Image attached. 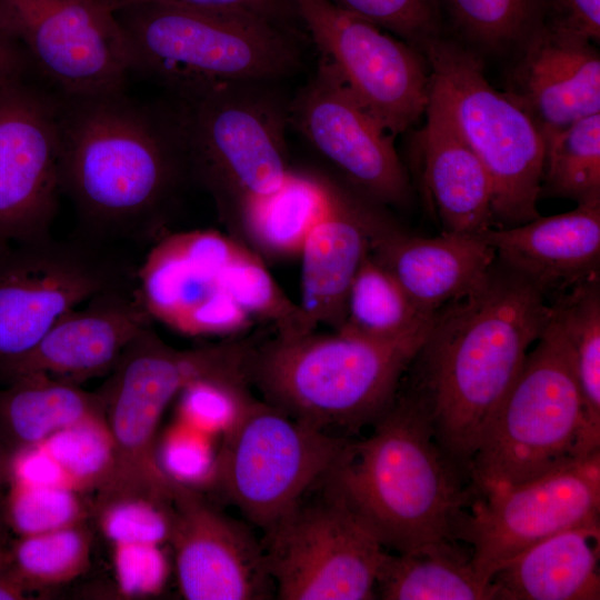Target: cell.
<instances>
[{
  "mask_svg": "<svg viewBox=\"0 0 600 600\" xmlns=\"http://www.w3.org/2000/svg\"><path fill=\"white\" fill-rule=\"evenodd\" d=\"M430 82L482 162L492 187L493 217L510 227L539 217L544 138L531 117L492 87L477 54L442 34L421 48Z\"/></svg>",
  "mask_w": 600,
  "mask_h": 600,
  "instance_id": "9",
  "label": "cell"
},
{
  "mask_svg": "<svg viewBox=\"0 0 600 600\" xmlns=\"http://www.w3.org/2000/svg\"><path fill=\"white\" fill-rule=\"evenodd\" d=\"M377 593L386 600H491L490 582L458 542L387 551L376 578Z\"/></svg>",
  "mask_w": 600,
  "mask_h": 600,
  "instance_id": "29",
  "label": "cell"
},
{
  "mask_svg": "<svg viewBox=\"0 0 600 600\" xmlns=\"http://www.w3.org/2000/svg\"><path fill=\"white\" fill-rule=\"evenodd\" d=\"M570 349L593 449H600V279L583 281L550 302Z\"/></svg>",
  "mask_w": 600,
  "mask_h": 600,
  "instance_id": "31",
  "label": "cell"
},
{
  "mask_svg": "<svg viewBox=\"0 0 600 600\" xmlns=\"http://www.w3.org/2000/svg\"><path fill=\"white\" fill-rule=\"evenodd\" d=\"M468 42L486 51L516 48L541 22L543 0H434Z\"/></svg>",
  "mask_w": 600,
  "mask_h": 600,
  "instance_id": "34",
  "label": "cell"
},
{
  "mask_svg": "<svg viewBox=\"0 0 600 600\" xmlns=\"http://www.w3.org/2000/svg\"><path fill=\"white\" fill-rule=\"evenodd\" d=\"M268 81L223 82L178 98L190 176L236 220L289 171V102Z\"/></svg>",
  "mask_w": 600,
  "mask_h": 600,
  "instance_id": "7",
  "label": "cell"
},
{
  "mask_svg": "<svg viewBox=\"0 0 600 600\" xmlns=\"http://www.w3.org/2000/svg\"><path fill=\"white\" fill-rule=\"evenodd\" d=\"M356 190L342 188L332 210L312 229L301 257V300L306 324L316 330L343 326L351 283L384 216Z\"/></svg>",
  "mask_w": 600,
  "mask_h": 600,
  "instance_id": "23",
  "label": "cell"
},
{
  "mask_svg": "<svg viewBox=\"0 0 600 600\" xmlns=\"http://www.w3.org/2000/svg\"><path fill=\"white\" fill-rule=\"evenodd\" d=\"M244 382L199 378L178 394L182 418L201 430H222L236 421L250 397Z\"/></svg>",
  "mask_w": 600,
  "mask_h": 600,
  "instance_id": "40",
  "label": "cell"
},
{
  "mask_svg": "<svg viewBox=\"0 0 600 600\" xmlns=\"http://www.w3.org/2000/svg\"><path fill=\"white\" fill-rule=\"evenodd\" d=\"M171 509L169 542L186 599L259 600L272 594L263 546L246 526L212 507L194 487L178 481Z\"/></svg>",
  "mask_w": 600,
  "mask_h": 600,
  "instance_id": "19",
  "label": "cell"
},
{
  "mask_svg": "<svg viewBox=\"0 0 600 600\" xmlns=\"http://www.w3.org/2000/svg\"><path fill=\"white\" fill-rule=\"evenodd\" d=\"M4 526L6 523H4L3 514H2V501H0V549H2Z\"/></svg>",
  "mask_w": 600,
  "mask_h": 600,
  "instance_id": "49",
  "label": "cell"
},
{
  "mask_svg": "<svg viewBox=\"0 0 600 600\" xmlns=\"http://www.w3.org/2000/svg\"><path fill=\"white\" fill-rule=\"evenodd\" d=\"M101 532L112 544L169 542L171 504L142 496H121L94 501Z\"/></svg>",
  "mask_w": 600,
  "mask_h": 600,
  "instance_id": "38",
  "label": "cell"
},
{
  "mask_svg": "<svg viewBox=\"0 0 600 600\" xmlns=\"http://www.w3.org/2000/svg\"><path fill=\"white\" fill-rule=\"evenodd\" d=\"M598 450L588 440L570 349L551 313L470 462V483L481 496Z\"/></svg>",
  "mask_w": 600,
  "mask_h": 600,
  "instance_id": "6",
  "label": "cell"
},
{
  "mask_svg": "<svg viewBox=\"0 0 600 600\" xmlns=\"http://www.w3.org/2000/svg\"><path fill=\"white\" fill-rule=\"evenodd\" d=\"M91 536L84 522L31 536H20L3 564L27 591L69 582L90 567Z\"/></svg>",
  "mask_w": 600,
  "mask_h": 600,
  "instance_id": "33",
  "label": "cell"
},
{
  "mask_svg": "<svg viewBox=\"0 0 600 600\" xmlns=\"http://www.w3.org/2000/svg\"><path fill=\"white\" fill-rule=\"evenodd\" d=\"M24 76L0 87V242L50 236L61 192L60 98Z\"/></svg>",
  "mask_w": 600,
  "mask_h": 600,
  "instance_id": "16",
  "label": "cell"
},
{
  "mask_svg": "<svg viewBox=\"0 0 600 600\" xmlns=\"http://www.w3.org/2000/svg\"><path fill=\"white\" fill-rule=\"evenodd\" d=\"M2 559L0 550V600L23 599L26 590L8 572Z\"/></svg>",
  "mask_w": 600,
  "mask_h": 600,
  "instance_id": "47",
  "label": "cell"
},
{
  "mask_svg": "<svg viewBox=\"0 0 600 600\" xmlns=\"http://www.w3.org/2000/svg\"><path fill=\"white\" fill-rule=\"evenodd\" d=\"M158 457L164 472L174 481L194 487L213 479L216 458L196 436L173 432L158 444Z\"/></svg>",
  "mask_w": 600,
  "mask_h": 600,
  "instance_id": "42",
  "label": "cell"
},
{
  "mask_svg": "<svg viewBox=\"0 0 600 600\" xmlns=\"http://www.w3.org/2000/svg\"><path fill=\"white\" fill-rule=\"evenodd\" d=\"M397 279L369 253L349 289L342 331L376 340H397L432 322Z\"/></svg>",
  "mask_w": 600,
  "mask_h": 600,
  "instance_id": "30",
  "label": "cell"
},
{
  "mask_svg": "<svg viewBox=\"0 0 600 600\" xmlns=\"http://www.w3.org/2000/svg\"><path fill=\"white\" fill-rule=\"evenodd\" d=\"M349 442L250 398L223 432L212 482L266 531L330 474Z\"/></svg>",
  "mask_w": 600,
  "mask_h": 600,
  "instance_id": "10",
  "label": "cell"
},
{
  "mask_svg": "<svg viewBox=\"0 0 600 600\" xmlns=\"http://www.w3.org/2000/svg\"><path fill=\"white\" fill-rule=\"evenodd\" d=\"M497 260L546 298L599 277L600 202L479 234Z\"/></svg>",
  "mask_w": 600,
  "mask_h": 600,
  "instance_id": "22",
  "label": "cell"
},
{
  "mask_svg": "<svg viewBox=\"0 0 600 600\" xmlns=\"http://www.w3.org/2000/svg\"><path fill=\"white\" fill-rule=\"evenodd\" d=\"M42 444L76 490L98 492L110 481L114 447L103 412L58 431Z\"/></svg>",
  "mask_w": 600,
  "mask_h": 600,
  "instance_id": "36",
  "label": "cell"
},
{
  "mask_svg": "<svg viewBox=\"0 0 600 600\" xmlns=\"http://www.w3.org/2000/svg\"><path fill=\"white\" fill-rule=\"evenodd\" d=\"M11 456L9 449L0 441V501L3 500V489L10 482Z\"/></svg>",
  "mask_w": 600,
  "mask_h": 600,
  "instance_id": "48",
  "label": "cell"
},
{
  "mask_svg": "<svg viewBox=\"0 0 600 600\" xmlns=\"http://www.w3.org/2000/svg\"><path fill=\"white\" fill-rule=\"evenodd\" d=\"M28 68L20 46L0 27V87L24 76Z\"/></svg>",
  "mask_w": 600,
  "mask_h": 600,
  "instance_id": "46",
  "label": "cell"
},
{
  "mask_svg": "<svg viewBox=\"0 0 600 600\" xmlns=\"http://www.w3.org/2000/svg\"><path fill=\"white\" fill-rule=\"evenodd\" d=\"M264 531L276 596L282 600H369L387 550L329 477Z\"/></svg>",
  "mask_w": 600,
  "mask_h": 600,
  "instance_id": "11",
  "label": "cell"
},
{
  "mask_svg": "<svg viewBox=\"0 0 600 600\" xmlns=\"http://www.w3.org/2000/svg\"><path fill=\"white\" fill-rule=\"evenodd\" d=\"M541 192L579 203L600 202V113L544 137Z\"/></svg>",
  "mask_w": 600,
  "mask_h": 600,
  "instance_id": "32",
  "label": "cell"
},
{
  "mask_svg": "<svg viewBox=\"0 0 600 600\" xmlns=\"http://www.w3.org/2000/svg\"><path fill=\"white\" fill-rule=\"evenodd\" d=\"M60 186L91 240L144 241L190 176L180 106L124 89L60 97Z\"/></svg>",
  "mask_w": 600,
  "mask_h": 600,
  "instance_id": "2",
  "label": "cell"
},
{
  "mask_svg": "<svg viewBox=\"0 0 600 600\" xmlns=\"http://www.w3.org/2000/svg\"><path fill=\"white\" fill-rule=\"evenodd\" d=\"M372 433L328 476L386 550L458 542L476 493L433 437L417 393L400 389Z\"/></svg>",
  "mask_w": 600,
  "mask_h": 600,
  "instance_id": "3",
  "label": "cell"
},
{
  "mask_svg": "<svg viewBox=\"0 0 600 600\" xmlns=\"http://www.w3.org/2000/svg\"><path fill=\"white\" fill-rule=\"evenodd\" d=\"M430 328L389 341L342 330L278 334L253 346L249 382L302 422L324 431L356 430L373 424L392 404Z\"/></svg>",
  "mask_w": 600,
  "mask_h": 600,
  "instance_id": "4",
  "label": "cell"
},
{
  "mask_svg": "<svg viewBox=\"0 0 600 600\" xmlns=\"http://www.w3.org/2000/svg\"><path fill=\"white\" fill-rule=\"evenodd\" d=\"M113 567L120 591L126 596L157 593L164 584L168 563L158 544H113Z\"/></svg>",
  "mask_w": 600,
  "mask_h": 600,
  "instance_id": "41",
  "label": "cell"
},
{
  "mask_svg": "<svg viewBox=\"0 0 600 600\" xmlns=\"http://www.w3.org/2000/svg\"><path fill=\"white\" fill-rule=\"evenodd\" d=\"M151 318L142 306L137 284L100 292L82 308L60 316L24 356L0 369L8 381L43 373L79 383L111 372L127 347Z\"/></svg>",
  "mask_w": 600,
  "mask_h": 600,
  "instance_id": "20",
  "label": "cell"
},
{
  "mask_svg": "<svg viewBox=\"0 0 600 600\" xmlns=\"http://www.w3.org/2000/svg\"><path fill=\"white\" fill-rule=\"evenodd\" d=\"M0 27L60 97L126 89L129 43L107 0H0Z\"/></svg>",
  "mask_w": 600,
  "mask_h": 600,
  "instance_id": "13",
  "label": "cell"
},
{
  "mask_svg": "<svg viewBox=\"0 0 600 600\" xmlns=\"http://www.w3.org/2000/svg\"><path fill=\"white\" fill-rule=\"evenodd\" d=\"M342 188L318 172L290 169L278 190L246 207L237 219L263 252L299 256L309 233L334 207Z\"/></svg>",
  "mask_w": 600,
  "mask_h": 600,
  "instance_id": "27",
  "label": "cell"
},
{
  "mask_svg": "<svg viewBox=\"0 0 600 600\" xmlns=\"http://www.w3.org/2000/svg\"><path fill=\"white\" fill-rule=\"evenodd\" d=\"M90 508L80 491L68 484L29 486L9 483L2 514L19 537L83 523Z\"/></svg>",
  "mask_w": 600,
  "mask_h": 600,
  "instance_id": "37",
  "label": "cell"
},
{
  "mask_svg": "<svg viewBox=\"0 0 600 600\" xmlns=\"http://www.w3.org/2000/svg\"><path fill=\"white\" fill-rule=\"evenodd\" d=\"M424 113V178L444 231L478 236L494 219L490 178L431 82Z\"/></svg>",
  "mask_w": 600,
  "mask_h": 600,
  "instance_id": "25",
  "label": "cell"
},
{
  "mask_svg": "<svg viewBox=\"0 0 600 600\" xmlns=\"http://www.w3.org/2000/svg\"><path fill=\"white\" fill-rule=\"evenodd\" d=\"M242 244L211 229L166 234L137 268V293L151 319L190 337L229 336L251 318L222 276Z\"/></svg>",
  "mask_w": 600,
  "mask_h": 600,
  "instance_id": "17",
  "label": "cell"
},
{
  "mask_svg": "<svg viewBox=\"0 0 600 600\" xmlns=\"http://www.w3.org/2000/svg\"><path fill=\"white\" fill-rule=\"evenodd\" d=\"M116 14L132 72L177 98L223 82L273 81L300 63L294 33L250 13L146 2Z\"/></svg>",
  "mask_w": 600,
  "mask_h": 600,
  "instance_id": "5",
  "label": "cell"
},
{
  "mask_svg": "<svg viewBox=\"0 0 600 600\" xmlns=\"http://www.w3.org/2000/svg\"><path fill=\"white\" fill-rule=\"evenodd\" d=\"M222 284L224 291L251 319L271 322L278 334L311 331L299 303L288 298L261 259L244 246L226 267Z\"/></svg>",
  "mask_w": 600,
  "mask_h": 600,
  "instance_id": "35",
  "label": "cell"
},
{
  "mask_svg": "<svg viewBox=\"0 0 600 600\" xmlns=\"http://www.w3.org/2000/svg\"><path fill=\"white\" fill-rule=\"evenodd\" d=\"M0 242V369L28 353L64 312L137 284V268L91 239Z\"/></svg>",
  "mask_w": 600,
  "mask_h": 600,
  "instance_id": "12",
  "label": "cell"
},
{
  "mask_svg": "<svg viewBox=\"0 0 600 600\" xmlns=\"http://www.w3.org/2000/svg\"><path fill=\"white\" fill-rule=\"evenodd\" d=\"M406 41L421 48L441 34V14L434 0H330Z\"/></svg>",
  "mask_w": 600,
  "mask_h": 600,
  "instance_id": "39",
  "label": "cell"
},
{
  "mask_svg": "<svg viewBox=\"0 0 600 600\" xmlns=\"http://www.w3.org/2000/svg\"><path fill=\"white\" fill-rule=\"evenodd\" d=\"M0 390V441L12 453L103 412L99 393L43 373L13 378Z\"/></svg>",
  "mask_w": 600,
  "mask_h": 600,
  "instance_id": "28",
  "label": "cell"
},
{
  "mask_svg": "<svg viewBox=\"0 0 600 600\" xmlns=\"http://www.w3.org/2000/svg\"><path fill=\"white\" fill-rule=\"evenodd\" d=\"M550 316L547 298L498 260L471 291L433 316L412 361L410 388L436 441L468 478L487 428Z\"/></svg>",
  "mask_w": 600,
  "mask_h": 600,
  "instance_id": "1",
  "label": "cell"
},
{
  "mask_svg": "<svg viewBox=\"0 0 600 600\" xmlns=\"http://www.w3.org/2000/svg\"><path fill=\"white\" fill-rule=\"evenodd\" d=\"M117 9L146 2H161L200 10L241 11L262 18L293 33L294 22H299L294 0H107Z\"/></svg>",
  "mask_w": 600,
  "mask_h": 600,
  "instance_id": "43",
  "label": "cell"
},
{
  "mask_svg": "<svg viewBox=\"0 0 600 600\" xmlns=\"http://www.w3.org/2000/svg\"><path fill=\"white\" fill-rule=\"evenodd\" d=\"M541 22L598 42L600 40V0H543Z\"/></svg>",
  "mask_w": 600,
  "mask_h": 600,
  "instance_id": "44",
  "label": "cell"
},
{
  "mask_svg": "<svg viewBox=\"0 0 600 600\" xmlns=\"http://www.w3.org/2000/svg\"><path fill=\"white\" fill-rule=\"evenodd\" d=\"M599 551V521L556 533L493 573L491 600H598Z\"/></svg>",
  "mask_w": 600,
  "mask_h": 600,
  "instance_id": "26",
  "label": "cell"
},
{
  "mask_svg": "<svg viewBox=\"0 0 600 600\" xmlns=\"http://www.w3.org/2000/svg\"><path fill=\"white\" fill-rule=\"evenodd\" d=\"M600 450L541 477L477 496L459 541L471 544L476 570L493 573L531 546L599 521Z\"/></svg>",
  "mask_w": 600,
  "mask_h": 600,
  "instance_id": "15",
  "label": "cell"
},
{
  "mask_svg": "<svg viewBox=\"0 0 600 600\" xmlns=\"http://www.w3.org/2000/svg\"><path fill=\"white\" fill-rule=\"evenodd\" d=\"M10 482L29 486L68 484L59 464L42 443L12 452Z\"/></svg>",
  "mask_w": 600,
  "mask_h": 600,
  "instance_id": "45",
  "label": "cell"
},
{
  "mask_svg": "<svg viewBox=\"0 0 600 600\" xmlns=\"http://www.w3.org/2000/svg\"><path fill=\"white\" fill-rule=\"evenodd\" d=\"M237 356L230 342L191 350L164 343L151 327L124 350L99 390L114 447V469L96 501L142 496L171 504L174 480L158 457V428L170 402L199 378H228Z\"/></svg>",
  "mask_w": 600,
  "mask_h": 600,
  "instance_id": "8",
  "label": "cell"
},
{
  "mask_svg": "<svg viewBox=\"0 0 600 600\" xmlns=\"http://www.w3.org/2000/svg\"><path fill=\"white\" fill-rule=\"evenodd\" d=\"M321 62L393 137L424 113L430 69L424 56L330 0H294Z\"/></svg>",
  "mask_w": 600,
  "mask_h": 600,
  "instance_id": "14",
  "label": "cell"
},
{
  "mask_svg": "<svg viewBox=\"0 0 600 600\" xmlns=\"http://www.w3.org/2000/svg\"><path fill=\"white\" fill-rule=\"evenodd\" d=\"M514 49L506 92L543 138L600 113V56L592 41L540 22Z\"/></svg>",
  "mask_w": 600,
  "mask_h": 600,
  "instance_id": "21",
  "label": "cell"
},
{
  "mask_svg": "<svg viewBox=\"0 0 600 600\" xmlns=\"http://www.w3.org/2000/svg\"><path fill=\"white\" fill-rule=\"evenodd\" d=\"M370 253L429 316L471 291L497 260L479 234L414 236L389 218L373 234Z\"/></svg>",
  "mask_w": 600,
  "mask_h": 600,
  "instance_id": "24",
  "label": "cell"
},
{
  "mask_svg": "<svg viewBox=\"0 0 600 600\" xmlns=\"http://www.w3.org/2000/svg\"><path fill=\"white\" fill-rule=\"evenodd\" d=\"M289 124L352 184L379 203L402 206L410 184L393 136L357 100L338 76L318 69L289 102Z\"/></svg>",
  "mask_w": 600,
  "mask_h": 600,
  "instance_id": "18",
  "label": "cell"
}]
</instances>
